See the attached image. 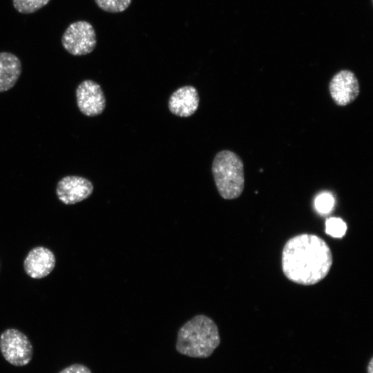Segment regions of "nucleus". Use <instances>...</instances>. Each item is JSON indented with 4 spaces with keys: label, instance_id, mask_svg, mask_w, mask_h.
Instances as JSON below:
<instances>
[{
    "label": "nucleus",
    "instance_id": "4",
    "mask_svg": "<svg viewBox=\"0 0 373 373\" xmlns=\"http://www.w3.org/2000/svg\"><path fill=\"white\" fill-rule=\"evenodd\" d=\"M61 44L72 55H88L94 50L97 45L95 30L87 21H74L64 32Z\"/></svg>",
    "mask_w": 373,
    "mask_h": 373
},
{
    "label": "nucleus",
    "instance_id": "10",
    "mask_svg": "<svg viewBox=\"0 0 373 373\" xmlns=\"http://www.w3.org/2000/svg\"><path fill=\"white\" fill-rule=\"evenodd\" d=\"M199 102L200 97L196 88L192 86H184L171 94L168 107L173 115L187 117L197 111Z\"/></svg>",
    "mask_w": 373,
    "mask_h": 373
},
{
    "label": "nucleus",
    "instance_id": "16",
    "mask_svg": "<svg viewBox=\"0 0 373 373\" xmlns=\"http://www.w3.org/2000/svg\"><path fill=\"white\" fill-rule=\"evenodd\" d=\"M59 373H92L90 370L82 364H73L63 369Z\"/></svg>",
    "mask_w": 373,
    "mask_h": 373
},
{
    "label": "nucleus",
    "instance_id": "5",
    "mask_svg": "<svg viewBox=\"0 0 373 373\" xmlns=\"http://www.w3.org/2000/svg\"><path fill=\"white\" fill-rule=\"evenodd\" d=\"M0 351L9 363L17 367L26 365L33 356V347L27 336L14 328L1 334Z\"/></svg>",
    "mask_w": 373,
    "mask_h": 373
},
{
    "label": "nucleus",
    "instance_id": "6",
    "mask_svg": "<svg viewBox=\"0 0 373 373\" xmlns=\"http://www.w3.org/2000/svg\"><path fill=\"white\" fill-rule=\"evenodd\" d=\"M77 105L80 112L88 117L103 113L106 102L101 86L91 79L80 82L75 90Z\"/></svg>",
    "mask_w": 373,
    "mask_h": 373
},
{
    "label": "nucleus",
    "instance_id": "1",
    "mask_svg": "<svg viewBox=\"0 0 373 373\" xmlns=\"http://www.w3.org/2000/svg\"><path fill=\"white\" fill-rule=\"evenodd\" d=\"M333 262L332 253L321 238L302 233L289 239L281 256L283 272L290 281L313 285L329 274Z\"/></svg>",
    "mask_w": 373,
    "mask_h": 373
},
{
    "label": "nucleus",
    "instance_id": "15",
    "mask_svg": "<svg viewBox=\"0 0 373 373\" xmlns=\"http://www.w3.org/2000/svg\"><path fill=\"white\" fill-rule=\"evenodd\" d=\"M314 206L319 214H328L332 211L334 207V198L329 193H321L316 198Z\"/></svg>",
    "mask_w": 373,
    "mask_h": 373
},
{
    "label": "nucleus",
    "instance_id": "3",
    "mask_svg": "<svg viewBox=\"0 0 373 373\" xmlns=\"http://www.w3.org/2000/svg\"><path fill=\"white\" fill-rule=\"evenodd\" d=\"M217 190L225 200L238 198L245 188L244 164L240 157L229 150L218 152L212 163Z\"/></svg>",
    "mask_w": 373,
    "mask_h": 373
},
{
    "label": "nucleus",
    "instance_id": "7",
    "mask_svg": "<svg viewBox=\"0 0 373 373\" xmlns=\"http://www.w3.org/2000/svg\"><path fill=\"white\" fill-rule=\"evenodd\" d=\"M329 91L333 102L339 106L352 103L360 93V85L356 75L344 69L337 72L329 83Z\"/></svg>",
    "mask_w": 373,
    "mask_h": 373
},
{
    "label": "nucleus",
    "instance_id": "11",
    "mask_svg": "<svg viewBox=\"0 0 373 373\" xmlns=\"http://www.w3.org/2000/svg\"><path fill=\"white\" fill-rule=\"evenodd\" d=\"M22 71L19 57L9 52H0V93L11 89L18 81Z\"/></svg>",
    "mask_w": 373,
    "mask_h": 373
},
{
    "label": "nucleus",
    "instance_id": "14",
    "mask_svg": "<svg viewBox=\"0 0 373 373\" xmlns=\"http://www.w3.org/2000/svg\"><path fill=\"white\" fill-rule=\"evenodd\" d=\"M347 231L346 223L340 218L331 217L325 221V233L336 238L343 237Z\"/></svg>",
    "mask_w": 373,
    "mask_h": 373
},
{
    "label": "nucleus",
    "instance_id": "12",
    "mask_svg": "<svg viewBox=\"0 0 373 373\" xmlns=\"http://www.w3.org/2000/svg\"><path fill=\"white\" fill-rule=\"evenodd\" d=\"M50 0H12L15 10L21 14H32L46 6Z\"/></svg>",
    "mask_w": 373,
    "mask_h": 373
},
{
    "label": "nucleus",
    "instance_id": "2",
    "mask_svg": "<svg viewBox=\"0 0 373 373\" xmlns=\"http://www.w3.org/2000/svg\"><path fill=\"white\" fill-rule=\"evenodd\" d=\"M220 343V337L216 323L211 318L199 314L179 329L175 348L182 355L205 358L213 354Z\"/></svg>",
    "mask_w": 373,
    "mask_h": 373
},
{
    "label": "nucleus",
    "instance_id": "8",
    "mask_svg": "<svg viewBox=\"0 0 373 373\" xmlns=\"http://www.w3.org/2000/svg\"><path fill=\"white\" fill-rule=\"evenodd\" d=\"M57 196L65 204H74L88 198L93 191V184L82 176L67 175L56 186Z\"/></svg>",
    "mask_w": 373,
    "mask_h": 373
},
{
    "label": "nucleus",
    "instance_id": "9",
    "mask_svg": "<svg viewBox=\"0 0 373 373\" xmlns=\"http://www.w3.org/2000/svg\"><path fill=\"white\" fill-rule=\"evenodd\" d=\"M56 258L49 249L39 246L32 248L23 261V269L27 275L40 279L49 275L54 269Z\"/></svg>",
    "mask_w": 373,
    "mask_h": 373
},
{
    "label": "nucleus",
    "instance_id": "17",
    "mask_svg": "<svg viewBox=\"0 0 373 373\" xmlns=\"http://www.w3.org/2000/svg\"><path fill=\"white\" fill-rule=\"evenodd\" d=\"M367 373H373V358L372 357L370 360L367 366Z\"/></svg>",
    "mask_w": 373,
    "mask_h": 373
},
{
    "label": "nucleus",
    "instance_id": "13",
    "mask_svg": "<svg viewBox=\"0 0 373 373\" xmlns=\"http://www.w3.org/2000/svg\"><path fill=\"white\" fill-rule=\"evenodd\" d=\"M97 6L102 10L118 13L126 10L131 5L132 0H94Z\"/></svg>",
    "mask_w": 373,
    "mask_h": 373
}]
</instances>
